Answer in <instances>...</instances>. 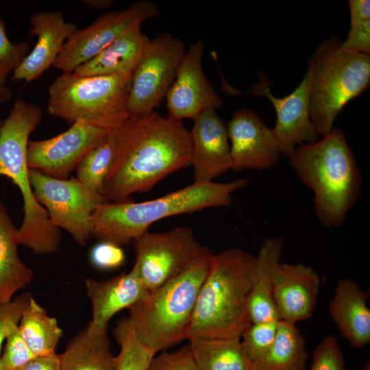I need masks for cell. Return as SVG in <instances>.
<instances>
[{
  "mask_svg": "<svg viewBox=\"0 0 370 370\" xmlns=\"http://www.w3.org/2000/svg\"><path fill=\"white\" fill-rule=\"evenodd\" d=\"M193 121L190 131L193 180L196 183L212 182L231 170L227 125L212 108L204 110Z\"/></svg>",
  "mask_w": 370,
  "mask_h": 370,
  "instance_id": "obj_17",
  "label": "cell"
},
{
  "mask_svg": "<svg viewBox=\"0 0 370 370\" xmlns=\"http://www.w3.org/2000/svg\"><path fill=\"white\" fill-rule=\"evenodd\" d=\"M29 23V33L37 36V42L12 77V80L26 83L38 79L53 64L65 42L77 30V25L66 22L58 10L34 13Z\"/></svg>",
  "mask_w": 370,
  "mask_h": 370,
  "instance_id": "obj_19",
  "label": "cell"
},
{
  "mask_svg": "<svg viewBox=\"0 0 370 370\" xmlns=\"http://www.w3.org/2000/svg\"><path fill=\"white\" fill-rule=\"evenodd\" d=\"M247 184V180L243 178L225 183L194 182L149 201H107L93 211L91 236L119 246L126 245L148 232L150 225L160 219L208 208L230 206L232 194Z\"/></svg>",
  "mask_w": 370,
  "mask_h": 370,
  "instance_id": "obj_4",
  "label": "cell"
},
{
  "mask_svg": "<svg viewBox=\"0 0 370 370\" xmlns=\"http://www.w3.org/2000/svg\"><path fill=\"white\" fill-rule=\"evenodd\" d=\"M18 332L35 356L55 352L63 331L57 319L48 315L31 296L18 323Z\"/></svg>",
  "mask_w": 370,
  "mask_h": 370,
  "instance_id": "obj_27",
  "label": "cell"
},
{
  "mask_svg": "<svg viewBox=\"0 0 370 370\" xmlns=\"http://www.w3.org/2000/svg\"><path fill=\"white\" fill-rule=\"evenodd\" d=\"M308 358L306 343L298 328L280 320L273 343L251 366L253 370H306Z\"/></svg>",
  "mask_w": 370,
  "mask_h": 370,
  "instance_id": "obj_26",
  "label": "cell"
},
{
  "mask_svg": "<svg viewBox=\"0 0 370 370\" xmlns=\"http://www.w3.org/2000/svg\"><path fill=\"white\" fill-rule=\"evenodd\" d=\"M25 41L12 42L6 34L5 23L0 18V86H6L8 75L21 65L30 52Z\"/></svg>",
  "mask_w": 370,
  "mask_h": 370,
  "instance_id": "obj_32",
  "label": "cell"
},
{
  "mask_svg": "<svg viewBox=\"0 0 370 370\" xmlns=\"http://www.w3.org/2000/svg\"><path fill=\"white\" fill-rule=\"evenodd\" d=\"M82 2L91 8L98 10L106 9L114 3L112 0H83Z\"/></svg>",
  "mask_w": 370,
  "mask_h": 370,
  "instance_id": "obj_41",
  "label": "cell"
},
{
  "mask_svg": "<svg viewBox=\"0 0 370 370\" xmlns=\"http://www.w3.org/2000/svg\"><path fill=\"white\" fill-rule=\"evenodd\" d=\"M34 357L23 341L18 326L5 338L0 358V370H18Z\"/></svg>",
  "mask_w": 370,
  "mask_h": 370,
  "instance_id": "obj_34",
  "label": "cell"
},
{
  "mask_svg": "<svg viewBox=\"0 0 370 370\" xmlns=\"http://www.w3.org/2000/svg\"><path fill=\"white\" fill-rule=\"evenodd\" d=\"M132 75L81 77L62 73L49 86L47 112L71 125L84 121L116 130L129 118Z\"/></svg>",
  "mask_w": 370,
  "mask_h": 370,
  "instance_id": "obj_8",
  "label": "cell"
},
{
  "mask_svg": "<svg viewBox=\"0 0 370 370\" xmlns=\"http://www.w3.org/2000/svg\"><path fill=\"white\" fill-rule=\"evenodd\" d=\"M147 370H197L190 345L169 352L163 351L151 359Z\"/></svg>",
  "mask_w": 370,
  "mask_h": 370,
  "instance_id": "obj_35",
  "label": "cell"
},
{
  "mask_svg": "<svg viewBox=\"0 0 370 370\" xmlns=\"http://www.w3.org/2000/svg\"><path fill=\"white\" fill-rule=\"evenodd\" d=\"M312 71L308 65L299 85L288 95L282 98L273 96L272 85L267 73L259 75L258 82L249 92L254 96H264L272 103L276 112V123L272 130L281 154L289 157L302 144L319 140L310 119V90Z\"/></svg>",
  "mask_w": 370,
  "mask_h": 370,
  "instance_id": "obj_14",
  "label": "cell"
},
{
  "mask_svg": "<svg viewBox=\"0 0 370 370\" xmlns=\"http://www.w3.org/2000/svg\"><path fill=\"white\" fill-rule=\"evenodd\" d=\"M189 341L197 370H253L242 349L241 338Z\"/></svg>",
  "mask_w": 370,
  "mask_h": 370,
  "instance_id": "obj_28",
  "label": "cell"
},
{
  "mask_svg": "<svg viewBox=\"0 0 370 370\" xmlns=\"http://www.w3.org/2000/svg\"><path fill=\"white\" fill-rule=\"evenodd\" d=\"M284 246L282 239L267 238L256 257V265L249 303L251 323L280 320L275 307L273 291L274 271L280 261Z\"/></svg>",
  "mask_w": 370,
  "mask_h": 370,
  "instance_id": "obj_23",
  "label": "cell"
},
{
  "mask_svg": "<svg viewBox=\"0 0 370 370\" xmlns=\"http://www.w3.org/2000/svg\"><path fill=\"white\" fill-rule=\"evenodd\" d=\"M186 49L169 34L149 39L132 75L127 101L129 117L153 112L171 86Z\"/></svg>",
  "mask_w": 370,
  "mask_h": 370,
  "instance_id": "obj_11",
  "label": "cell"
},
{
  "mask_svg": "<svg viewBox=\"0 0 370 370\" xmlns=\"http://www.w3.org/2000/svg\"><path fill=\"white\" fill-rule=\"evenodd\" d=\"M34 195L47 210L51 224L69 232L81 246L91 236L92 215L106 197L85 186L75 177L59 180L29 169Z\"/></svg>",
  "mask_w": 370,
  "mask_h": 370,
  "instance_id": "obj_10",
  "label": "cell"
},
{
  "mask_svg": "<svg viewBox=\"0 0 370 370\" xmlns=\"http://www.w3.org/2000/svg\"><path fill=\"white\" fill-rule=\"evenodd\" d=\"M18 370H61L60 354L36 356Z\"/></svg>",
  "mask_w": 370,
  "mask_h": 370,
  "instance_id": "obj_39",
  "label": "cell"
},
{
  "mask_svg": "<svg viewBox=\"0 0 370 370\" xmlns=\"http://www.w3.org/2000/svg\"><path fill=\"white\" fill-rule=\"evenodd\" d=\"M336 36L322 40L308 60L311 121L321 136L328 134L336 116L370 85V56L343 49Z\"/></svg>",
  "mask_w": 370,
  "mask_h": 370,
  "instance_id": "obj_7",
  "label": "cell"
},
{
  "mask_svg": "<svg viewBox=\"0 0 370 370\" xmlns=\"http://www.w3.org/2000/svg\"><path fill=\"white\" fill-rule=\"evenodd\" d=\"M204 44L198 40L186 50L167 94L168 116L194 119L208 109L222 106V101L202 69Z\"/></svg>",
  "mask_w": 370,
  "mask_h": 370,
  "instance_id": "obj_16",
  "label": "cell"
},
{
  "mask_svg": "<svg viewBox=\"0 0 370 370\" xmlns=\"http://www.w3.org/2000/svg\"><path fill=\"white\" fill-rule=\"evenodd\" d=\"M61 370H115L107 329L88 323L60 354Z\"/></svg>",
  "mask_w": 370,
  "mask_h": 370,
  "instance_id": "obj_24",
  "label": "cell"
},
{
  "mask_svg": "<svg viewBox=\"0 0 370 370\" xmlns=\"http://www.w3.org/2000/svg\"><path fill=\"white\" fill-rule=\"evenodd\" d=\"M347 51L370 54V20L350 26L347 38L341 42Z\"/></svg>",
  "mask_w": 370,
  "mask_h": 370,
  "instance_id": "obj_38",
  "label": "cell"
},
{
  "mask_svg": "<svg viewBox=\"0 0 370 370\" xmlns=\"http://www.w3.org/2000/svg\"><path fill=\"white\" fill-rule=\"evenodd\" d=\"M112 332L121 348L114 356L115 370H147L156 353L137 338L128 317L121 319Z\"/></svg>",
  "mask_w": 370,
  "mask_h": 370,
  "instance_id": "obj_30",
  "label": "cell"
},
{
  "mask_svg": "<svg viewBox=\"0 0 370 370\" xmlns=\"http://www.w3.org/2000/svg\"><path fill=\"white\" fill-rule=\"evenodd\" d=\"M113 131L79 121L53 138L29 140L27 166L29 169H36L53 178L69 179L83 156L102 143Z\"/></svg>",
  "mask_w": 370,
  "mask_h": 370,
  "instance_id": "obj_13",
  "label": "cell"
},
{
  "mask_svg": "<svg viewBox=\"0 0 370 370\" xmlns=\"http://www.w3.org/2000/svg\"><path fill=\"white\" fill-rule=\"evenodd\" d=\"M367 294L349 279L339 280L329 311L342 336L355 348L370 342V310Z\"/></svg>",
  "mask_w": 370,
  "mask_h": 370,
  "instance_id": "obj_21",
  "label": "cell"
},
{
  "mask_svg": "<svg viewBox=\"0 0 370 370\" xmlns=\"http://www.w3.org/2000/svg\"><path fill=\"white\" fill-rule=\"evenodd\" d=\"M362 370H370V360H369V359L368 360V362L365 364V365L364 366V367L362 368Z\"/></svg>",
  "mask_w": 370,
  "mask_h": 370,
  "instance_id": "obj_43",
  "label": "cell"
},
{
  "mask_svg": "<svg viewBox=\"0 0 370 370\" xmlns=\"http://www.w3.org/2000/svg\"><path fill=\"white\" fill-rule=\"evenodd\" d=\"M279 321L251 323L241 335L242 349L251 365L262 358L273 343Z\"/></svg>",
  "mask_w": 370,
  "mask_h": 370,
  "instance_id": "obj_31",
  "label": "cell"
},
{
  "mask_svg": "<svg viewBox=\"0 0 370 370\" xmlns=\"http://www.w3.org/2000/svg\"><path fill=\"white\" fill-rule=\"evenodd\" d=\"M321 285L318 273L303 263L277 264L273 297L280 320L295 324L313 314Z\"/></svg>",
  "mask_w": 370,
  "mask_h": 370,
  "instance_id": "obj_18",
  "label": "cell"
},
{
  "mask_svg": "<svg viewBox=\"0 0 370 370\" xmlns=\"http://www.w3.org/2000/svg\"><path fill=\"white\" fill-rule=\"evenodd\" d=\"M31 296L25 293L8 303L0 304V358L3 343L10 332L18 326Z\"/></svg>",
  "mask_w": 370,
  "mask_h": 370,
  "instance_id": "obj_36",
  "label": "cell"
},
{
  "mask_svg": "<svg viewBox=\"0 0 370 370\" xmlns=\"http://www.w3.org/2000/svg\"><path fill=\"white\" fill-rule=\"evenodd\" d=\"M92 264L102 269H112L122 265L125 256L121 246L114 243L101 241L90 253Z\"/></svg>",
  "mask_w": 370,
  "mask_h": 370,
  "instance_id": "obj_37",
  "label": "cell"
},
{
  "mask_svg": "<svg viewBox=\"0 0 370 370\" xmlns=\"http://www.w3.org/2000/svg\"><path fill=\"white\" fill-rule=\"evenodd\" d=\"M226 125L231 170H266L279 163L282 154L272 130L254 111L240 109Z\"/></svg>",
  "mask_w": 370,
  "mask_h": 370,
  "instance_id": "obj_15",
  "label": "cell"
},
{
  "mask_svg": "<svg viewBox=\"0 0 370 370\" xmlns=\"http://www.w3.org/2000/svg\"><path fill=\"white\" fill-rule=\"evenodd\" d=\"M18 228L5 205L0 201V304L12 300L13 295L25 288L34 273L19 257Z\"/></svg>",
  "mask_w": 370,
  "mask_h": 370,
  "instance_id": "obj_25",
  "label": "cell"
},
{
  "mask_svg": "<svg viewBox=\"0 0 370 370\" xmlns=\"http://www.w3.org/2000/svg\"><path fill=\"white\" fill-rule=\"evenodd\" d=\"M310 370H345L343 355L334 336L326 335L315 347Z\"/></svg>",
  "mask_w": 370,
  "mask_h": 370,
  "instance_id": "obj_33",
  "label": "cell"
},
{
  "mask_svg": "<svg viewBox=\"0 0 370 370\" xmlns=\"http://www.w3.org/2000/svg\"><path fill=\"white\" fill-rule=\"evenodd\" d=\"M138 25L129 29L98 55L73 71L81 77L133 73L149 40Z\"/></svg>",
  "mask_w": 370,
  "mask_h": 370,
  "instance_id": "obj_22",
  "label": "cell"
},
{
  "mask_svg": "<svg viewBox=\"0 0 370 370\" xmlns=\"http://www.w3.org/2000/svg\"><path fill=\"white\" fill-rule=\"evenodd\" d=\"M116 130L99 145L86 153L75 171L76 178L90 190L103 195L104 184L113 165ZM104 196V195H103Z\"/></svg>",
  "mask_w": 370,
  "mask_h": 370,
  "instance_id": "obj_29",
  "label": "cell"
},
{
  "mask_svg": "<svg viewBox=\"0 0 370 370\" xmlns=\"http://www.w3.org/2000/svg\"><path fill=\"white\" fill-rule=\"evenodd\" d=\"M113 165L103 195L112 203L151 190L169 175L190 165L192 140L182 121L152 112L129 117L116 130Z\"/></svg>",
  "mask_w": 370,
  "mask_h": 370,
  "instance_id": "obj_1",
  "label": "cell"
},
{
  "mask_svg": "<svg viewBox=\"0 0 370 370\" xmlns=\"http://www.w3.org/2000/svg\"><path fill=\"white\" fill-rule=\"evenodd\" d=\"M86 295L92 311L90 325L99 329H108L111 318L125 308H130L149 294L137 271L133 267L128 273L107 280L93 278L85 280Z\"/></svg>",
  "mask_w": 370,
  "mask_h": 370,
  "instance_id": "obj_20",
  "label": "cell"
},
{
  "mask_svg": "<svg viewBox=\"0 0 370 370\" xmlns=\"http://www.w3.org/2000/svg\"><path fill=\"white\" fill-rule=\"evenodd\" d=\"M42 120L38 105L22 99L14 101L0 127V175L10 179L22 195L24 217L18 229V244L35 254L49 255L58 249L61 232L51 224L47 210L34 195L27 161L29 136Z\"/></svg>",
  "mask_w": 370,
  "mask_h": 370,
  "instance_id": "obj_5",
  "label": "cell"
},
{
  "mask_svg": "<svg viewBox=\"0 0 370 370\" xmlns=\"http://www.w3.org/2000/svg\"><path fill=\"white\" fill-rule=\"evenodd\" d=\"M159 14L157 5L146 0L133 2L124 10L105 13L67 39L52 66L62 73H73L129 29Z\"/></svg>",
  "mask_w": 370,
  "mask_h": 370,
  "instance_id": "obj_12",
  "label": "cell"
},
{
  "mask_svg": "<svg viewBox=\"0 0 370 370\" xmlns=\"http://www.w3.org/2000/svg\"><path fill=\"white\" fill-rule=\"evenodd\" d=\"M133 245V267L149 293L180 275L208 249L188 226L164 232L148 231L134 240Z\"/></svg>",
  "mask_w": 370,
  "mask_h": 370,
  "instance_id": "obj_9",
  "label": "cell"
},
{
  "mask_svg": "<svg viewBox=\"0 0 370 370\" xmlns=\"http://www.w3.org/2000/svg\"><path fill=\"white\" fill-rule=\"evenodd\" d=\"M256 258L239 249L214 254L186 339L241 338L251 323L249 303Z\"/></svg>",
  "mask_w": 370,
  "mask_h": 370,
  "instance_id": "obj_3",
  "label": "cell"
},
{
  "mask_svg": "<svg viewBox=\"0 0 370 370\" xmlns=\"http://www.w3.org/2000/svg\"><path fill=\"white\" fill-rule=\"evenodd\" d=\"M288 158L297 177L314 193L319 222L329 228L341 226L362 190V173L343 130L334 127L322 139L297 147Z\"/></svg>",
  "mask_w": 370,
  "mask_h": 370,
  "instance_id": "obj_2",
  "label": "cell"
},
{
  "mask_svg": "<svg viewBox=\"0 0 370 370\" xmlns=\"http://www.w3.org/2000/svg\"><path fill=\"white\" fill-rule=\"evenodd\" d=\"M350 26L370 20L369 0H349Z\"/></svg>",
  "mask_w": 370,
  "mask_h": 370,
  "instance_id": "obj_40",
  "label": "cell"
},
{
  "mask_svg": "<svg viewBox=\"0 0 370 370\" xmlns=\"http://www.w3.org/2000/svg\"><path fill=\"white\" fill-rule=\"evenodd\" d=\"M12 97V93L10 88L7 86H0V107L3 103L9 101ZM3 120L0 116V127L2 125Z\"/></svg>",
  "mask_w": 370,
  "mask_h": 370,
  "instance_id": "obj_42",
  "label": "cell"
},
{
  "mask_svg": "<svg viewBox=\"0 0 370 370\" xmlns=\"http://www.w3.org/2000/svg\"><path fill=\"white\" fill-rule=\"evenodd\" d=\"M213 256L208 248L182 273L129 308L128 318L143 344L157 353L186 339Z\"/></svg>",
  "mask_w": 370,
  "mask_h": 370,
  "instance_id": "obj_6",
  "label": "cell"
}]
</instances>
